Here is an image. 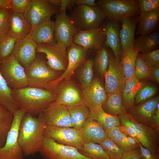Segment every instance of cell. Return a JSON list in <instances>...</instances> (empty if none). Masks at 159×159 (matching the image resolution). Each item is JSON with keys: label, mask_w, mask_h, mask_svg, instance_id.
<instances>
[{"label": "cell", "mask_w": 159, "mask_h": 159, "mask_svg": "<svg viewBox=\"0 0 159 159\" xmlns=\"http://www.w3.org/2000/svg\"><path fill=\"white\" fill-rule=\"evenodd\" d=\"M155 128L158 131L159 130V102L157 104L155 113L154 118Z\"/></svg>", "instance_id": "cell-54"}, {"label": "cell", "mask_w": 159, "mask_h": 159, "mask_svg": "<svg viewBox=\"0 0 159 159\" xmlns=\"http://www.w3.org/2000/svg\"><path fill=\"white\" fill-rule=\"evenodd\" d=\"M157 92L158 88L156 87L145 85L137 94L135 99L134 105H137L153 98Z\"/></svg>", "instance_id": "cell-42"}, {"label": "cell", "mask_w": 159, "mask_h": 159, "mask_svg": "<svg viewBox=\"0 0 159 159\" xmlns=\"http://www.w3.org/2000/svg\"><path fill=\"white\" fill-rule=\"evenodd\" d=\"M89 51L82 47L73 43L67 49V67L64 72L51 85L49 90L54 91L58 84L63 80H69L75 70L86 60Z\"/></svg>", "instance_id": "cell-11"}, {"label": "cell", "mask_w": 159, "mask_h": 159, "mask_svg": "<svg viewBox=\"0 0 159 159\" xmlns=\"http://www.w3.org/2000/svg\"><path fill=\"white\" fill-rule=\"evenodd\" d=\"M103 45L97 51L93 64L99 74L104 77L105 74L108 69L109 63L110 54L107 48Z\"/></svg>", "instance_id": "cell-36"}, {"label": "cell", "mask_w": 159, "mask_h": 159, "mask_svg": "<svg viewBox=\"0 0 159 159\" xmlns=\"http://www.w3.org/2000/svg\"><path fill=\"white\" fill-rule=\"evenodd\" d=\"M69 16L77 29L81 31L100 27L106 19L104 12L97 6L75 5Z\"/></svg>", "instance_id": "cell-3"}, {"label": "cell", "mask_w": 159, "mask_h": 159, "mask_svg": "<svg viewBox=\"0 0 159 159\" xmlns=\"http://www.w3.org/2000/svg\"><path fill=\"white\" fill-rule=\"evenodd\" d=\"M80 67L78 78L83 89L89 86L93 79V60L87 59Z\"/></svg>", "instance_id": "cell-40"}, {"label": "cell", "mask_w": 159, "mask_h": 159, "mask_svg": "<svg viewBox=\"0 0 159 159\" xmlns=\"http://www.w3.org/2000/svg\"><path fill=\"white\" fill-rule=\"evenodd\" d=\"M126 135L128 142L131 145L138 148H139L138 143L135 139L131 136Z\"/></svg>", "instance_id": "cell-55"}, {"label": "cell", "mask_w": 159, "mask_h": 159, "mask_svg": "<svg viewBox=\"0 0 159 159\" xmlns=\"http://www.w3.org/2000/svg\"><path fill=\"white\" fill-rule=\"evenodd\" d=\"M159 22V9L139 14L136 35H143L156 31Z\"/></svg>", "instance_id": "cell-27"}, {"label": "cell", "mask_w": 159, "mask_h": 159, "mask_svg": "<svg viewBox=\"0 0 159 159\" xmlns=\"http://www.w3.org/2000/svg\"><path fill=\"white\" fill-rule=\"evenodd\" d=\"M47 125L42 113L36 117L26 112L19 126L18 139L24 156L39 152Z\"/></svg>", "instance_id": "cell-1"}, {"label": "cell", "mask_w": 159, "mask_h": 159, "mask_svg": "<svg viewBox=\"0 0 159 159\" xmlns=\"http://www.w3.org/2000/svg\"><path fill=\"white\" fill-rule=\"evenodd\" d=\"M31 0H10V9L13 11L24 14Z\"/></svg>", "instance_id": "cell-47"}, {"label": "cell", "mask_w": 159, "mask_h": 159, "mask_svg": "<svg viewBox=\"0 0 159 159\" xmlns=\"http://www.w3.org/2000/svg\"><path fill=\"white\" fill-rule=\"evenodd\" d=\"M89 109V117L96 121L106 131L120 126L118 117L106 113L103 110L102 106Z\"/></svg>", "instance_id": "cell-29"}, {"label": "cell", "mask_w": 159, "mask_h": 159, "mask_svg": "<svg viewBox=\"0 0 159 159\" xmlns=\"http://www.w3.org/2000/svg\"><path fill=\"white\" fill-rule=\"evenodd\" d=\"M151 68L149 67L138 55L136 61L134 75L138 80L148 79Z\"/></svg>", "instance_id": "cell-43"}, {"label": "cell", "mask_w": 159, "mask_h": 159, "mask_svg": "<svg viewBox=\"0 0 159 159\" xmlns=\"http://www.w3.org/2000/svg\"><path fill=\"white\" fill-rule=\"evenodd\" d=\"M78 132L83 144H100L108 137L106 131L96 121L90 117Z\"/></svg>", "instance_id": "cell-23"}, {"label": "cell", "mask_w": 159, "mask_h": 159, "mask_svg": "<svg viewBox=\"0 0 159 159\" xmlns=\"http://www.w3.org/2000/svg\"><path fill=\"white\" fill-rule=\"evenodd\" d=\"M11 9L0 8V36L8 30V22Z\"/></svg>", "instance_id": "cell-46"}, {"label": "cell", "mask_w": 159, "mask_h": 159, "mask_svg": "<svg viewBox=\"0 0 159 159\" xmlns=\"http://www.w3.org/2000/svg\"><path fill=\"white\" fill-rule=\"evenodd\" d=\"M139 15L125 17L120 20V37L121 51L133 45L135 33L138 20Z\"/></svg>", "instance_id": "cell-25"}, {"label": "cell", "mask_w": 159, "mask_h": 159, "mask_svg": "<svg viewBox=\"0 0 159 159\" xmlns=\"http://www.w3.org/2000/svg\"><path fill=\"white\" fill-rule=\"evenodd\" d=\"M97 4L106 20L120 21L125 17L138 15L140 12L138 0H101Z\"/></svg>", "instance_id": "cell-6"}, {"label": "cell", "mask_w": 159, "mask_h": 159, "mask_svg": "<svg viewBox=\"0 0 159 159\" xmlns=\"http://www.w3.org/2000/svg\"><path fill=\"white\" fill-rule=\"evenodd\" d=\"M39 152L44 159H91L82 154L76 148L59 143L45 136Z\"/></svg>", "instance_id": "cell-9"}, {"label": "cell", "mask_w": 159, "mask_h": 159, "mask_svg": "<svg viewBox=\"0 0 159 159\" xmlns=\"http://www.w3.org/2000/svg\"><path fill=\"white\" fill-rule=\"evenodd\" d=\"M54 21L49 19L32 27L29 36L37 44H54Z\"/></svg>", "instance_id": "cell-24"}, {"label": "cell", "mask_w": 159, "mask_h": 159, "mask_svg": "<svg viewBox=\"0 0 159 159\" xmlns=\"http://www.w3.org/2000/svg\"><path fill=\"white\" fill-rule=\"evenodd\" d=\"M149 79L159 83V66L151 68Z\"/></svg>", "instance_id": "cell-52"}, {"label": "cell", "mask_w": 159, "mask_h": 159, "mask_svg": "<svg viewBox=\"0 0 159 159\" xmlns=\"http://www.w3.org/2000/svg\"><path fill=\"white\" fill-rule=\"evenodd\" d=\"M67 108L69 113L72 127L80 130L89 117V109L84 104Z\"/></svg>", "instance_id": "cell-34"}, {"label": "cell", "mask_w": 159, "mask_h": 159, "mask_svg": "<svg viewBox=\"0 0 159 159\" xmlns=\"http://www.w3.org/2000/svg\"><path fill=\"white\" fill-rule=\"evenodd\" d=\"M135 140L139 145L140 155L142 159H157L159 158H155L148 149L143 147L137 140L136 139Z\"/></svg>", "instance_id": "cell-49"}, {"label": "cell", "mask_w": 159, "mask_h": 159, "mask_svg": "<svg viewBox=\"0 0 159 159\" xmlns=\"http://www.w3.org/2000/svg\"><path fill=\"white\" fill-rule=\"evenodd\" d=\"M49 1L52 5L58 8L59 9L61 4V0H49Z\"/></svg>", "instance_id": "cell-57"}, {"label": "cell", "mask_w": 159, "mask_h": 159, "mask_svg": "<svg viewBox=\"0 0 159 159\" xmlns=\"http://www.w3.org/2000/svg\"><path fill=\"white\" fill-rule=\"evenodd\" d=\"M17 40L8 30L0 36V62L5 60L12 54Z\"/></svg>", "instance_id": "cell-38"}, {"label": "cell", "mask_w": 159, "mask_h": 159, "mask_svg": "<svg viewBox=\"0 0 159 159\" xmlns=\"http://www.w3.org/2000/svg\"><path fill=\"white\" fill-rule=\"evenodd\" d=\"M105 89L107 95L119 91L122 92L126 81L120 61L110 55L108 69L105 74Z\"/></svg>", "instance_id": "cell-16"}, {"label": "cell", "mask_w": 159, "mask_h": 159, "mask_svg": "<svg viewBox=\"0 0 159 159\" xmlns=\"http://www.w3.org/2000/svg\"><path fill=\"white\" fill-rule=\"evenodd\" d=\"M67 48L56 43L53 44H38L37 51L45 55L46 63L52 70L59 72L64 71L68 64Z\"/></svg>", "instance_id": "cell-12"}, {"label": "cell", "mask_w": 159, "mask_h": 159, "mask_svg": "<svg viewBox=\"0 0 159 159\" xmlns=\"http://www.w3.org/2000/svg\"><path fill=\"white\" fill-rule=\"evenodd\" d=\"M58 11L59 8L49 0H31L23 14L28 23L34 27L50 19Z\"/></svg>", "instance_id": "cell-10"}, {"label": "cell", "mask_w": 159, "mask_h": 159, "mask_svg": "<svg viewBox=\"0 0 159 159\" xmlns=\"http://www.w3.org/2000/svg\"><path fill=\"white\" fill-rule=\"evenodd\" d=\"M120 125L131 127L135 131L138 141L153 155L159 158V131L155 128L135 121L127 113L117 116Z\"/></svg>", "instance_id": "cell-4"}, {"label": "cell", "mask_w": 159, "mask_h": 159, "mask_svg": "<svg viewBox=\"0 0 159 159\" xmlns=\"http://www.w3.org/2000/svg\"><path fill=\"white\" fill-rule=\"evenodd\" d=\"M121 25L120 21L107 19L101 26L106 36L103 45L112 49L115 57L119 61H120L122 52L120 37Z\"/></svg>", "instance_id": "cell-22"}, {"label": "cell", "mask_w": 159, "mask_h": 159, "mask_svg": "<svg viewBox=\"0 0 159 159\" xmlns=\"http://www.w3.org/2000/svg\"><path fill=\"white\" fill-rule=\"evenodd\" d=\"M10 0H0V8H7L10 9Z\"/></svg>", "instance_id": "cell-56"}, {"label": "cell", "mask_w": 159, "mask_h": 159, "mask_svg": "<svg viewBox=\"0 0 159 159\" xmlns=\"http://www.w3.org/2000/svg\"><path fill=\"white\" fill-rule=\"evenodd\" d=\"M107 136L114 141L124 153L138 148L128 142L126 135L120 130L119 126L114 127L106 131Z\"/></svg>", "instance_id": "cell-37"}, {"label": "cell", "mask_w": 159, "mask_h": 159, "mask_svg": "<svg viewBox=\"0 0 159 159\" xmlns=\"http://www.w3.org/2000/svg\"><path fill=\"white\" fill-rule=\"evenodd\" d=\"M47 125L59 127H72L68 110L65 106L53 102L42 112Z\"/></svg>", "instance_id": "cell-20"}, {"label": "cell", "mask_w": 159, "mask_h": 159, "mask_svg": "<svg viewBox=\"0 0 159 159\" xmlns=\"http://www.w3.org/2000/svg\"><path fill=\"white\" fill-rule=\"evenodd\" d=\"M95 0H75V5H84L90 7L97 6Z\"/></svg>", "instance_id": "cell-53"}, {"label": "cell", "mask_w": 159, "mask_h": 159, "mask_svg": "<svg viewBox=\"0 0 159 159\" xmlns=\"http://www.w3.org/2000/svg\"><path fill=\"white\" fill-rule=\"evenodd\" d=\"M75 6V0H61V4L58 12L66 11L67 9L72 10Z\"/></svg>", "instance_id": "cell-50"}, {"label": "cell", "mask_w": 159, "mask_h": 159, "mask_svg": "<svg viewBox=\"0 0 159 159\" xmlns=\"http://www.w3.org/2000/svg\"><path fill=\"white\" fill-rule=\"evenodd\" d=\"M0 73L13 90L29 86L24 67L12 54L1 62Z\"/></svg>", "instance_id": "cell-8"}, {"label": "cell", "mask_w": 159, "mask_h": 159, "mask_svg": "<svg viewBox=\"0 0 159 159\" xmlns=\"http://www.w3.org/2000/svg\"><path fill=\"white\" fill-rule=\"evenodd\" d=\"M133 45L139 53L156 49L159 45V31L156 30L146 35L138 36L135 39Z\"/></svg>", "instance_id": "cell-32"}, {"label": "cell", "mask_w": 159, "mask_h": 159, "mask_svg": "<svg viewBox=\"0 0 159 159\" xmlns=\"http://www.w3.org/2000/svg\"><path fill=\"white\" fill-rule=\"evenodd\" d=\"M24 69L29 86L49 90L52 82L60 75L58 72L50 68L44 59L39 56Z\"/></svg>", "instance_id": "cell-5"}, {"label": "cell", "mask_w": 159, "mask_h": 159, "mask_svg": "<svg viewBox=\"0 0 159 159\" xmlns=\"http://www.w3.org/2000/svg\"><path fill=\"white\" fill-rule=\"evenodd\" d=\"M32 26L26 19L23 14L10 11L8 25L9 32L17 40L29 36Z\"/></svg>", "instance_id": "cell-26"}, {"label": "cell", "mask_w": 159, "mask_h": 159, "mask_svg": "<svg viewBox=\"0 0 159 159\" xmlns=\"http://www.w3.org/2000/svg\"><path fill=\"white\" fill-rule=\"evenodd\" d=\"M100 144L111 159H120L124 153L120 147L108 137Z\"/></svg>", "instance_id": "cell-41"}, {"label": "cell", "mask_w": 159, "mask_h": 159, "mask_svg": "<svg viewBox=\"0 0 159 159\" xmlns=\"http://www.w3.org/2000/svg\"><path fill=\"white\" fill-rule=\"evenodd\" d=\"M13 96L19 109L34 116L42 112L56 99L53 91L30 86L13 90Z\"/></svg>", "instance_id": "cell-2"}, {"label": "cell", "mask_w": 159, "mask_h": 159, "mask_svg": "<svg viewBox=\"0 0 159 159\" xmlns=\"http://www.w3.org/2000/svg\"><path fill=\"white\" fill-rule=\"evenodd\" d=\"M79 151L91 159H111L100 144L91 143H84L82 149Z\"/></svg>", "instance_id": "cell-39"}, {"label": "cell", "mask_w": 159, "mask_h": 159, "mask_svg": "<svg viewBox=\"0 0 159 159\" xmlns=\"http://www.w3.org/2000/svg\"><path fill=\"white\" fill-rule=\"evenodd\" d=\"M56 99L52 102L67 107L83 104L82 93L77 86L69 80L61 82L54 91Z\"/></svg>", "instance_id": "cell-14"}, {"label": "cell", "mask_w": 159, "mask_h": 159, "mask_svg": "<svg viewBox=\"0 0 159 159\" xmlns=\"http://www.w3.org/2000/svg\"><path fill=\"white\" fill-rule=\"evenodd\" d=\"M139 53L133 45L122 51L120 62L126 80L134 76L136 59Z\"/></svg>", "instance_id": "cell-30"}, {"label": "cell", "mask_w": 159, "mask_h": 159, "mask_svg": "<svg viewBox=\"0 0 159 159\" xmlns=\"http://www.w3.org/2000/svg\"><path fill=\"white\" fill-rule=\"evenodd\" d=\"M102 107L105 112L114 116L127 113L123 104L122 92L119 91L107 95Z\"/></svg>", "instance_id": "cell-31"}, {"label": "cell", "mask_w": 159, "mask_h": 159, "mask_svg": "<svg viewBox=\"0 0 159 159\" xmlns=\"http://www.w3.org/2000/svg\"><path fill=\"white\" fill-rule=\"evenodd\" d=\"M159 159V158H158V159Z\"/></svg>", "instance_id": "cell-58"}, {"label": "cell", "mask_w": 159, "mask_h": 159, "mask_svg": "<svg viewBox=\"0 0 159 159\" xmlns=\"http://www.w3.org/2000/svg\"><path fill=\"white\" fill-rule=\"evenodd\" d=\"M54 23V38L56 42L67 48L73 43V38L78 29L67 15L66 11L56 14Z\"/></svg>", "instance_id": "cell-15"}, {"label": "cell", "mask_w": 159, "mask_h": 159, "mask_svg": "<svg viewBox=\"0 0 159 159\" xmlns=\"http://www.w3.org/2000/svg\"><path fill=\"white\" fill-rule=\"evenodd\" d=\"M44 136L51 138L57 143L72 146L79 150L83 147L78 130L72 127H59L47 125Z\"/></svg>", "instance_id": "cell-13"}, {"label": "cell", "mask_w": 159, "mask_h": 159, "mask_svg": "<svg viewBox=\"0 0 159 159\" xmlns=\"http://www.w3.org/2000/svg\"><path fill=\"white\" fill-rule=\"evenodd\" d=\"M105 38V34L101 26L85 31L78 30L73 38V42L89 51H97L103 45Z\"/></svg>", "instance_id": "cell-18"}, {"label": "cell", "mask_w": 159, "mask_h": 159, "mask_svg": "<svg viewBox=\"0 0 159 159\" xmlns=\"http://www.w3.org/2000/svg\"><path fill=\"white\" fill-rule=\"evenodd\" d=\"M141 12H151L159 9V0H138Z\"/></svg>", "instance_id": "cell-45"}, {"label": "cell", "mask_w": 159, "mask_h": 159, "mask_svg": "<svg viewBox=\"0 0 159 159\" xmlns=\"http://www.w3.org/2000/svg\"><path fill=\"white\" fill-rule=\"evenodd\" d=\"M119 127L120 130L125 134L138 140L137 134L132 128L129 126L123 125H120Z\"/></svg>", "instance_id": "cell-51"}, {"label": "cell", "mask_w": 159, "mask_h": 159, "mask_svg": "<svg viewBox=\"0 0 159 159\" xmlns=\"http://www.w3.org/2000/svg\"><path fill=\"white\" fill-rule=\"evenodd\" d=\"M0 105L12 114L19 109L13 98V89L8 85L0 73Z\"/></svg>", "instance_id": "cell-33"}, {"label": "cell", "mask_w": 159, "mask_h": 159, "mask_svg": "<svg viewBox=\"0 0 159 159\" xmlns=\"http://www.w3.org/2000/svg\"><path fill=\"white\" fill-rule=\"evenodd\" d=\"M144 61L150 68L159 66V49L145 53H138Z\"/></svg>", "instance_id": "cell-44"}, {"label": "cell", "mask_w": 159, "mask_h": 159, "mask_svg": "<svg viewBox=\"0 0 159 159\" xmlns=\"http://www.w3.org/2000/svg\"><path fill=\"white\" fill-rule=\"evenodd\" d=\"M84 104L89 109L102 106L107 96L105 88L98 78H93L88 87L82 89Z\"/></svg>", "instance_id": "cell-21"}, {"label": "cell", "mask_w": 159, "mask_h": 159, "mask_svg": "<svg viewBox=\"0 0 159 159\" xmlns=\"http://www.w3.org/2000/svg\"><path fill=\"white\" fill-rule=\"evenodd\" d=\"M37 44L29 36L17 39L12 54L24 68L29 67L36 59Z\"/></svg>", "instance_id": "cell-19"}, {"label": "cell", "mask_w": 159, "mask_h": 159, "mask_svg": "<svg viewBox=\"0 0 159 159\" xmlns=\"http://www.w3.org/2000/svg\"><path fill=\"white\" fill-rule=\"evenodd\" d=\"M145 85L142 81L138 80L134 75L126 81L122 95L123 104L127 112L135 106L134 102L137 94Z\"/></svg>", "instance_id": "cell-28"}, {"label": "cell", "mask_w": 159, "mask_h": 159, "mask_svg": "<svg viewBox=\"0 0 159 159\" xmlns=\"http://www.w3.org/2000/svg\"><path fill=\"white\" fill-rule=\"evenodd\" d=\"M25 113L24 110L19 109L13 114V121L5 143L0 148V159H24V155L18 137L20 122Z\"/></svg>", "instance_id": "cell-7"}, {"label": "cell", "mask_w": 159, "mask_h": 159, "mask_svg": "<svg viewBox=\"0 0 159 159\" xmlns=\"http://www.w3.org/2000/svg\"><path fill=\"white\" fill-rule=\"evenodd\" d=\"M120 159H142L139 148L124 153Z\"/></svg>", "instance_id": "cell-48"}, {"label": "cell", "mask_w": 159, "mask_h": 159, "mask_svg": "<svg viewBox=\"0 0 159 159\" xmlns=\"http://www.w3.org/2000/svg\"><path fill=\"white\" fill-rule=\"evenodd\" d=\"M159 102V96H158L134 106L127 113L138 123L155 128L154 118Z\"/></svg>", "instance_id": "cell-17"}, {"label": "cell", "mask_w": 159, "mask_h": 159, "mask_svg": "<svg viewBox=\"0 0 159 159\" xmlns=\"http://www.w3.org/2000/svg\"><path fill=\"white\" fill-rule=\"evenodd\" d=\"M13 120V114L0 105V148L5 143Z\"/></svg>", "instance_id": "cell-35"}]
</instances>
